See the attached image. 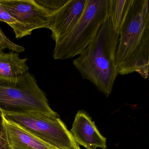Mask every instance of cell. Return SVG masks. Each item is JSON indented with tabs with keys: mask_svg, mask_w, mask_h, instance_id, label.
Segmentation results:
<instances>
[{
	"mask_svg": "<svg viewBox=\"0 0 149 149\" xmlns=\"http://www.w3.org/2000/svg\"><path fill=\"white\" fill-rule=\"evenodd\" d=\"M109 0H88L85 11L75 26L55 43V60H67L81 54L96 37L107 19Z\"/></svg>",
	"mask_w": 149,
	"mask_h": 149,
	"instance_id": "4",
	"label": "cell"
},
{
	"mask_svg": "<svg viewBox=\"0 0 149 149\" xmlns=\"http://www.w3.org/2000/svg\"><path fill=\"white\" fill-rule=\"evenodd\" d=\"M6 49L18 53L25 51V47L15 44L8 38L0 27V53H2Z\"/></svg>",
	"mask_w": 149,
	"mask_h": 149,
	"instance_id": "13",
	"label": "cell"
},
{
	"mask_svg": "<svg viewBox=\"0 0 149 149\" xmlns=\"http://www.w3.org/2000/svg\"><path fill=\"white\" fill-rule=\"evenodd\" d=\"M118 38L107 18L94 40L73 61L83 79L91 82L107 97L119 74L115 64Z\"/></svg>",
	"mask_w": 149,
	"mask_h": 149,
	"instance_id": "2",
	"label": "cell"
},
{
	"mask_svg": "<svg viewBox=\"0 0 149 149\" xmlns=\"http://www.w3.org/2000/svg\"></svg>",
	"mask_w": 149,
	"mask_h": 149,
	"instance_id": "16",
	"label": "cell"
},
{
	"mask_svg": "<svg viewBox=\"0 0 149 149\" xmlns=\"http://www.w3.org/2000/svg\"><path fill=\"white\" fill-rule=\"evenodd\" d=\"M70 132L78 145L87 149L107 148L106 139L101 134L88 113L84 111H79L77 113Z\"/></svg>",
	"mask_w": 149,
	"mask_h": 149,
	"instance_id": "8",
	"label": "cell"
},
{
	"mask_svg": "<svg viewBox=\"0 0 149 149\" xmlns=\"http://www.w3.org/2000/svg\"><path fill=\"white\" fill-rule=\"evenodd\" d=\"M115 64L119 74L136 72L143 79L149 77L148 0H131L119 33Z\"/></svg>",
	"mask_w": 149,
	"mask_h": 149,
	"instance_id": "1",
	"label": "cell"
},
{
	"mask_svg": "<svg viewBox=\"0 0 149 149\" xmlns=\"http://www.w3.org/2000/svg\"><path fill=\"white\" fill-rule=\"evenodd\" d=\"M0 6L23 24L30 35L36 29H49L52 14L35 0H0Z\"/></svg>",
	"mask_w": 149,
	"mask_h": 149,
	"instance_id": "6",
	"label": "cell"
},
{
	"mask_svg": "<svg viewBox=\"0 0 149 149\" xmlns=\"http://www.w3.org/2000/svg\"><path fill=\"white\" fill-rule=\"evenodd\" d=\"M88 0H68V1L51 16L49 29L55 43L67 36L82 16Z\"/></svg>",
	"mask_w": 149,
	"mask_h": 149,
	"instance_id": "7",
	"label": "cell"
},
{
	"mask_svg": "<svg viewBox=\"0 0 149 149\" xmlns=\"http://www.w3.org/2000/svg\"><path fill=\"white\" fill-rule=\"evenodd\" d=\"M0 21L7 23L13 29L16 39H21L25 36L30 35L26 27L15 19L1 6Z\"/></svg>",
	"mask_w": 149,
	"mask_h": 149,
	"instance_id": "12",
	"label": "cell"
},
{
	"mask_svg": "<svg viewBox=\"0 0 149 149\" xmlns=\"http://www.w3.org/2000/svg\"><path fill=\"white\" fill-rule=\"evenodd\" d=\"M27 60V58L22 59L19 53L14 51L0 53V77L15 78L28 72Z\"/></svg>",
	"mask_w": 149,
	"mask_h": 149,
	"instance_id": "10",
	"label": "cell"
},
{
	"mask_svg": "<svg viewBox=\"0 0 149 149\" xmlns=\"http://www.w3.org/2000/svg\"><path fill=\"white\" fill-rule=\"evenodd\" d=\"M4 123V116L0 110V149H10Z\"/></svg>",
	"mask_w": 149,
	"mask_h": 149,
	"instance_id": "15",
	"label": "cell"
},
{
	"mask_svg": "<svg viewBox=\"0 0 149 149\" xmlns=\"http://www.w3.org/2000/svg\"><path fill=\"white\" fill-rule=\"evenodd\" d=\"M35 1L53 15L60 9L68 0H35Z\"/></svg>",
	"mask_w": 149,
	"mask_h": 149,
	"instance_id": "14",
	"label": "cell"
},
{
	"mask_svg": "<svg viewBox=\"0 0 149 149\" xmlns=\"http://www.w3.org/2000/svg\"><path fill=\"white\" fill-rule=\"evenodd\" d=\"M4 123L11 149H54L18 125L5 118Z\"/></svg>",
	"mask_w": 149,
	"mask_h": 149,
	"instance_id": "9",
	"label": "cell"
},
{
	"mask_svg": "<svg viewBox=\"0 0 149 149\" xmlns=\"http://www.w3.org/2000/svg\"><path fill=\"white\" fill-rule=\"evenodd\" d=\"M131 0H109L108 19L116 33L119 35Z\"/></svg>",
	"mask_w": 149,
	"mask_h": 149,
	"instance_id": "11",
	"label": "cell"
},
{
	"mask_svg": "<svg viewBox=\"0 0 149 149\" xmlns=\"http://www.w3.org/2000/svg\"><path fill=\"white\" fill-rule=\"evenodd\" d=\"M2 113L5 119L54 149H81L58 114L52 116L35 111Z\"/></svg>",
	"mask_w": 149,
	"mask_h": 149,
	"instance_id": "5",
	"label": "cell"
},
{
	"mask_svg": "<svg viewBox=\"0 0 149 149\" xmlns=\"http://www.w3.org/2000/svg\"><path fill=\"white\" fill-rule=\"evenodd\" d=\"M0 110L4 113L40 112L55 116L46 94L29 71L15 78L0 77Z\"/></svg>",
	"mask_w": 149,
	"mask_h": 149,
	"instance_id": "3",
	"label": "cell"
}]
</instances>
